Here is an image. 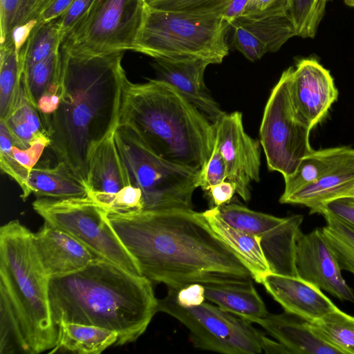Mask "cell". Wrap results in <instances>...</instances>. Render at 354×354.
<instances>
[{
    "instance_id": "6da1fadb",
    "label": "cell",
    "mask_w": 354,
    "mask_h": 354,
    "mask_svg": "<svg viewBox=\"0 0 354 354\" xmlns=\"http://www.w3.org/2000/svg\"><path fill=\"white\" fill-rule=\"evenodd\" d=\"M106 218L142 275L151 282L179 290L191 283L252 281L248 268L214 233L202 212L107 210Z\"/></svg>"
},
{
    "instance_id": "7a4b0ae2",
    "label": "cell",
    "mask_w": 354,
    "mask_h": 354,
    "mask_svg": "<svg viewBox=\"0 0 354 354\" xmlns=\"http://www.w3.org/2000/svg\"><path fill=\"white\" fill-rule=\"evenodd\" d=\"M61 52V100L42 120L57 162L86 184L92 153L119 125L128 80L123 51L93 56Z\"/></svg>"
},
{
    "instance_id": "3957f363",
    "label": "cell",
    "mask_w": 354,
    "mask_h": 354,
    "mask_svg": "<svg viewBox=\"0 0 354 354\" xmlns=\"http://www.w3.org/2000/svg\"><path fill=\"white\" fill-rule=\"evenodd\" d=\"M49 297L53 320L95 326L116 332V346L136 342L158 312L152 282L109 261L52 277Z\"/></svg>"
},
{
    "instance_id": "277c9868",
    "label": "cell",
    "mask_w": 354,
    "mask_h": 354,
    "mask_svg": "<svg viewBox=\"0 0 354 354\" xmlns=\"http://www.w3.org/2000/svg\"><path fill=\"white\" fill-rule=\"evenodd\" d=\"M33 232L18 220L0 228V353L38 354L57 339Z\"/></svg>"
},
{
    "instance_id": "5b68a950",
    "label": "cell",
    "mask_w": 354,
    "mask_h": 354,
    "mask_svg": "<svg viewBox=\"0 0 354 354\" xmlns=\"http://www.w3.org/2000/svg\"><path fill=\"white\" fill-rule=\"evenodd\" d=\"M131 128L156 154L202 171L215 142L214 124L174 87L158 79L127 80L119 125Z\"/></svg>"
},
{
    "instance_id": "8992f818",
    "label": "cell",
    "mask_w": 354,
    "mask_h": 354,
    "mask_svg": "<svg viewBox=\"0 0 354 354\" xmlns=\"http://www.w3.org/2000/svg\"><path fill=\"white\" fill-rule=\"evenodd\" d=\"M230 25L223 17L150 8L133 51L156 58H202L220 64L229 53Z\"/></svg>"
},
{
    "instance_id": "52a82bcc",
    "label": "cell",
    "mask_w": 354,
    "mask_h": 354,
    "mask_svg": "<svg viewBox=\"0 0 354 354\" xmlns=\"http://www.w3.org/2000/svg\"><path fill=\"white\" fill-rule=\"evenodd\" d=\"M114 136L132 184L142 191V210L193 209L200 171L160 157L127 125H118Z\"/></svg>"
},
{
    "instance_id": "ba28073f",
    "label": "cell",
    "mask_w": 354,
    "mask_h": 354,
    "mask_svg": "<svg viewBox=\"0 0 354 354\" xmlns=\"http://www.w3.org/2000/svg\"><path fill=\"white\" fill-rule=\"evenodd\" d=\"M32 207L44 221L73 236L97 259L142 275L136 261L109 223L107 209L89 196L39 197Z\"/></svg>"
},
{
    "instance_id": "9c48e42d",
    "label": "cell",
    "mask_w": 354,
    "mask_h": 354,
    "mask_svg": "<svg viewBox=\"0 0 354 354\" xmlns=\"http://www.w3.org/2000/svg\"><path fill=\"white\" fill-rule=\"evenodd\" d=\"M294 67L285 70L272 88L265 106L259 135L268 169L286 178L313 149L312 127L297 109L292 93Z\"/></svg>"
},
{
    "instance_id": "30bf717a",
    "label": "cell",
    "mask_w": 354,
    "mask_h": 354,
    "mask_svg": "<svg viewBox=\"0 0 354 354\" xmlns=\"http://www.w3.org/2000/svg\"><path fill=\"white\" fill-rule=\"evenodd\" d=\"M147 10L146 0H94L61 48L84 56L133 50Z\"/></svg>"
},
{
    "instance_id": "8fae6325",
    "label": "cell",
    "mask_w": 354,
    "mask_h": 354,
    "mask_svg": "<svg viewBox=\"0 0 354 354\" xmlns=\"http://www.w3.org/2000/svg\"><path fill=\"white\" fill-rule=\"evenodd\" d=\"M157 310L185 325L195 348L223 354L263 352L265 335L252 322L216 305L203 302L193 307L181 306L176 300V289L168 288L167 295L158 299Z\"/></svg>"
},
{
    "instance_id": "7c38bea8",
    "label": "cell",
    "mask_w": 354,
    "mask_h": 354,
    "mask_svg": "<svg viewBox=\"0 0 354 354\" xmlns=\"http://www.w3.org/2000/svg\"><path fill=\"white\" fill-rule=\"evenodd\" d=\"M215 207L228 224L260 239L272 272L298 277L295 250L297 239L302 233L303 215L281 218L230 203Z\"/></svg>"
},
{
    "instance_id": "4fadbf2b",
    "label": "cell",
    "mask_w": 354,
    "mask_h": 354,
    "mask_svg": "<svg viewBox=\"0 0 354 354\" xmlns=\"http://www.w3.org/2000/svg\"><path fill=\"white\" fill-rule=\"evenodd\" d=\"M214 124L215 143L226 165V180L234 185L243 200L248 201L251 183L260 179L261 143L246 133L239 111L225 113Z\"/></svg>"
},
{
    "instance_id": "5bb4252c",
    "label": "cell",
    "mask_w": 354,
    "mask_h": 354,
    "mask_svg": "<svg viewBox=\"0 0 354 354\" xmlns=\"http://www.w3.org/2000/svg\"><path fill=\"white\" fill-rule=\"evenodd\" d=\"M295 266L298 277L341 301L354 303V292L343 278L337 257L322 228L300 234Z\"/></svg>"
},
{
    "instance_id": "9a60e30c",
    "label": "cell",
    "mask_w": 354,
    "mask_h": 354,
    "mask_svg": "<svg viewBox=\"0 0 354 354\" xmlns=\"http://www.w3.org/2000/svg\"><path fill=\"white\" fill-rule=\"evenodd\" d=\"M292 93L297 110L312 128L325 118L338 97L330 71L313 57L296 63Z\"/></svg>"
},
{
    "instance_id": "2e32d148",
    "label": "cell",
    "mask_w": 354,
    "mask_h": 354,
    "mask_svg": "<svg viewBox=\"0 0 354 354\" xmlns=\"http://www.w3.org/2000/svg\"><path fill=\"white\" fill-rule=\"evenodd\" d=\"M230 27L234 47L251 62L279 50L289 39L297 36L289 12L262 17L239 16Z\"/></svg>"
},
{
    "instance_id": "e0dca14e",
    "label": "cell",
    "mask_w": 354,
    "mask_h": 354,
    "mask_svg": "<svg viewBox=\"0 0 354 354\" xmlns=\"http://www.w3.org/2000/svg\"><path fill=\"white\" fill-rule=\"evenodd\" d=\"M209 64V61L197 57L156 58L152 64L156 79L174 87L214 124L225 113L207 93L204 83L205 71Z\"/></svg>"
},
{
    "instance_id": "ac0fdd59",
    "label": "cell",
    "mask_w": 354,
    "mask_h": 354,
    "mask_svg": "<svg viewBox=\"0 0 354 354\" xmlns=\"http://www.w3.org/2000/svg\"><path fill=\"white\" fill-rule=\"evenodd\" d=\"M33 240L50 279L77 272L99 259L73 236L46 221L33 233Z\"/></svg>"
},
{
    "instance_id": "d6986e66",
    "label": "cell",
    "mask_w": 354,
    "mask_h": 354,
    "mask_svg": "<svg viewBox=\"0 0 354 354\" xmlns=\"http://www.w3.org/2000/svg\"><path fill=\"white\" fill-rule=\"evenodd\" d=\"M261 283L285 312L308 322L316 321L339 308L321 289L297 276L271 272Z\"/></svg>"
},
{
    "instance_id": "ffe728a7",
    "label": "cell",
    "mask_w": 354,
    "mask_h": 354,
    "mask_svg": "<svg viewBox=\"0 0 354 354\" xmlns=\"http://www.w3.org/2000/svg\"><path fill=\"white\" fill-rule=\"evenodd\" d=\"M114 133L108 136L92 153L86 183L88 196L103 207L111 198L133 185Z\"/></svg>"
},
{
    "instance_id": "44dd1931",
    "label": "cell",
    "mask_w": 354,
    "mask_h": 354,
    "mask_svg": "<svg viewBox=\"0 0 354 354\" xmlns=\"http://www.w3.org/2000/svg\"><path fill=\"white\" fill-rule=\"evenodd\" d=\"M271 336L294 354H343L340 350L319 337L308 321L288 313H268L254 319Z\"/></svg>"
},
{
    "instance_id": "7402d4cb",
    "label": "cell",
    "mask_w": 354,
    "mask_h": 354,
    "mask_svg": "<svg viewBox=\"0 0 354 354\" xmlns=\"http://www.w3.org/2000/svg\"><path fill=\"white\" fill-rule=\"evenodd\" d=\"M354 196V149L315 183L292 195L281 203L297 204L310 209V214L336 198Z\"/></svg>"
},
{
    "instance_id": "603a6c76",
    "label": "cell",
    "mask_w": 354,
    "mask_h": 354,
    "mask_svg": "<svg viewBox=\"0 0 354 354\" xmlns=\"http://www.w3.org/2000/svg\"><path fill=\"white\" fill-rule=\"evenodd\" d=\"M202 214L214 233L248 268L252 279L261 283L266 276L272 272L260 239L228 224L219 216L215 207Z\"/></svg>"
},
{
    "instance_id": "cb8c5ba5",
    "label": "cell",
    "mask_w": 354,
    "mask_h": 354,
    "mask_svg": "<svg viewBox=\"0 0 354 354\" xmlns=\"http://www.w3.org/2000/svg\"><path fill=\"white\" fill-rule=\"evenodd\" d=\"M21 197L26 200L30 194L39 197L67 198L88 196L84 181L64 163L57 162L53 167H34L28 173Z\"/></svg>"
},
{
    "instance_id": "d4e9b609",
    "label": "cell",
    "mask_w": 354,
    "mask_h": 354,
    "mask_svg": "<svg viewBox=\"0 0 354 354\" xmlns=\"http://www.w3.org/2000/svg\"><path fill=\"white\" fill-rule=\"evenodd\" d=\"M203 286L205 299L250 322L268 313L252 281L207 283Z\"/></svg>"
},
{
    "instance_id": "484cf974",
    "label": "cell",
    "mask_w": 354,
    "mask_h": 354,
    "mask_svg": "<svg viewBox=\"0 0 354 354\" xmlns=\"http://www.w3.org/2000/svg\"><path fill=\"white\" fill-rule=\"evenodd\" d=\"M118 334L113 330L75 322H60L57 324V339L50 351L80 354H99L111 346H116Z\"/></svg>"
},
{
    "instance_id": "4316f807",
    "label": "cell",
    "mask_w": 354,
    "mask_h": 354,
    "mask_svg": "<svg viewBox=\"0 0 354 354\" xmlns=\"http://www.w3.org/2000/svg\"><path fill=\"white\" fill-rule=\"evenodd\" d=\"M0 121L8 128L14 146L20 149L28 148L38 137L48 136L38 110L28 97L23 76L12 109L6 118Z\"/></svg>"
},
{
    "instance_id": "83f0119b",
    "label": "cell",
    "mask_w": 354,
    "mask_h": 354,
    "mask_svg": "<svg viewBox=\"0 0 354 354\" xmlns=\"http://www.w3.org/2000/svg\"><path fill=\"white\" fill-rule=\"evenodd\" d=\"M348 147H336L314 150L304 157L296 171L284 179L285 188L279 202L299 189L311 185L337 165L350 151Z\"/></svg>"
},
{
    "instance_id": "f1b7e54d",
    "label": "cell",
    "mask_w": 354,
    "mask_h": 354,
    "mask_svg": "<svg viewBox=\"0 0 354 354\" xmlns=\"http://www.w3.org/2000/svg\"><path fill=\"white\" fill-rule=\"evenodd\" d=\"M22 76L28 97L36 108L44 95L62 96L61 49L24 69Z\"/></svg>"
},
{
    "instance_id": "f546056e",
    "label": "cell",
    "mask_w": 354,
    "mask_h": 354,
    "mask_svg": "<svg viewBox=\"0 0 354 354\" xmlns=\"http://www.w3.org/2000/svg\"><path fill=\"white\" fill-rule=\"evenodd\" d=\"M53 0H0V48L15 43L14 32L35 25L41 14Z\"/></svg>"
},
{
    "instance_id": "4dcf8cb0",
    "label": "cell",
    "mask_w": 354,
    "mask_h": 354,
    "mask_svg": "<svg viewBox=\"0 0 354 354\" xmlns=\"http://www.w3.org/2000/svg\"><path fill=\"white\" fill-rule=\"evenodd\" d=\"M308 322L319 337L343 354H354V316L337 308L316 321Z\"/></svg>"
},
{
    "instance_id": "1f68e13d",
    "label": "cell",
    "mask_w": 354,
    "mask_h": 354,
    "mask_svg": "<svg viewBox=\"0 0 354 354\" xmlns=\"http://www.w3.org/2000/svg\"><path fill=\"white\" fill-rule=\"evenodd\" d=\"M62 43L58 18L35 24L19 51V58L23 60V70L59 50Z\"/></svg>"
},
{
    "instance_id": "d6a6232c",
    "label": "cell",
    "mask_w": 354,
    "mask_h": 354,
    "mask_svg": "<svg viewBox=\"0 0 354 354\" xmlns=\"http://www.w3.org/2000/svg\"><path fill=\"white\" fill-rule=\"evenodd\" d=\"M22 73L23 62L15 44L0 48V120L6 118L15 104Z\"/></svg>"
},
{
    "instance_id": "836d02e7",
    "label": "cell",
    "mask_w": 354,
    "mask_h": 354,
    "mask_svg": "<svg viewBox=\"0 0 354 354\" xmlns=\"http://www.w3.org/2000/svg\"><path fill=\"white\" fill-rule=\"evenodd\" d=\"M326 225L322 228L342 270L354 274V227L329 214H324Z\"/></svg>"
},
{
    "instance_id": "e575fe53",
    "label": "cell",
    "mask_w": 354,
    "mask_h": 354,
    "mask_svg": "<svg viewBox=\"0 0 354 354\" xmlns=\"http://www.w3.org/2000/svg\"><path fill=\"white\" fill-rule=\"evenodd\" d=\"M330 0H289V13L297 36L313 38Z\"/></svg>"
},
{
    "instance_id": "d590c367",
    "label": "cell",
    "mask_w": 354,
    "mask_h": 354,
    "mask_svg": "<svg viewBox=\"0 0 354 354\" xmlns=\"http://www.w3.org/2000/svg\"><path fill=\"white\" fill-rule=\"evenodd\" d=\"M232 0H146L150 8L198 15L223 17Z\"/></svg>"
},
{
    "instance_id": "8d00e7d4",
    "label": "cell",
    "mask_w": 354,
    "mask_h": 354,
    "mask_svg": "<svg viewBox=\"0 0 354 354\" xmlns=\"http://www.w3.org/2000/svg\"><path fill=\"white\" fill-rule=\"evenodd\" d=\"M14 144L8 128L0 121V167L20 187L24 186L29 171L15 158L12 148Z\"/></svg>"
},
{
    "instance_id": "74e56055",
    "label": "cell",
    "mask_w": 354,
    "mask_h": 354,
    "mask_svg": "<svg viewBox=\"0 0 354 354\" xmlns=\"http://www.w3.org/2000/svg\"><path fill=\"white\" fill-rule=\"evenodd\" d=\"M226 165L216 144L214 142L212 155L205 168L201 171L199 187L207 193L212 186L226 180Z\"/></svg>"
},
{
    "instance_id": "f35d334b",
    "label": "cell",
    "mask_w": 354,
    "mask_h": 354,
    "mask_svg": "<svg viewBox=\"0 0 354 354\" xmlns=\"http://www.w3.org/2000/svg\"><path fill=\"white\" fill-rule=\"evenodd\" d=\"M48 136H41L35 138L28 148L20 149L13 145L12 154L18 162L28 169L35 167L41 156L44 149L50 145Z\"/></svg>"
},
{
    "instance_id": "ab89813d",
    "label": "cell",
    "mask_w": 354,
    "mask_h": 354,
    "mask_svg": "<svg viewBox=\"0 0 354 354\" xmlns=\"http://www.w3.org/2000/svg\"><path fill=\"white\" fill-rule=\"evenodd\" d=\"M289 12V0H249L241 16L262 17Z\"/></svg>"
},
{
    "instance_id": "60d3db41",
    "label": "cell",
    "mask_w": 354,
    "mask_h": 354,
    "mask_svg": "<svg viewBox=\"0 0 354 354\" xmlns=\"http://www.w3.org/2000/svg\"><path fill=\"white\" fill-rule=\"evenodd\" d=\"M93 1L94 0H75L69 8L58 18L62 41L86 13Z\"/></svg>"
},
{
    "instance_id": "b9f144b4",
    "label": "cell",
    "mask_w": 354,
    "mask_h": 354,
    "mask_svg": "<svg viewBox=\"0 0 354 354\" xmlns=\"http://www.w3.org/2000/svg\"><path fill=\"white\" fill-rule=\"evenodd\" d=\"M316 213L331 214L354 227V196L328 201L319 207Z\"/></svg>"
},
{
    "instance_id": "7bdbcfd3",
    "label": "cell",
    "mask_w": 354,
    "mask_h": 354,
    "mask_svg": "<svg viewBox=\"0 0 354 354\" xmlns=\"http://www.w3.org/2000/svg\"><path fill=\"white\" fill-rule=\"evenodd\" d=\"M176 300L183 307H193L205 302V288L202 284L191 283L183 288L176 289Z\"/></svg>"
},
{
    "instance_id": "ee69618b",
    "label": "cell",
    "mask_w": 354,
    "mask_h": 354,
    "mask_svg": "<svg viewBox=\"0 0 354 354\" xmlns=\"http://www.w3.org/2000/svg\"><path fill=\"white\" fill-rule=\"evenodd\" d=\"M235 193L234 185L224 180L212 186L206 194L212 205L211 207H214L229 203Z\"/></svg>"
},
{
    "instance_id": "f6af8a7d",
    "label": "cell",
    "mask_w": 354,
    "mask_h": 354,
    "mask_svg": "<svg viewBox=\"0 0 354 354\" xmlns=\"http://www.w3.org/2000/svg\"><path fill=\"white\" fill-rule=\"evenodd\" d=\"M75 0H53L43 11L36 24L53 21L62 16Z\"/></svg>"
},
{
    "instance_id": "bcb514c9",
    "label": "cell",
    "mask_w": 354,
    "mask_h": 354,
    "mask_svg": "<svg viewBox=\"0 0 354 354\" xmlns=\"http://www.w3.org/2000/svg\"><path fill=\"white\" fill-rule=\"evenodd\" d=\"M249 0H232L223 18L230 25L236 18L241 15Z\"/></svg>"
},
{
    "instance_id": "7dc6e473",
    "label": "cell",
    "mask_w": 354,
    "mask_h": 354,
    "mask_svg": "<svg viewBox=\"0 0 354 354\" xmlns=\"http://www.w3.org/2000/svg\"><path fill=\"white\" fill-rule=\"evenodd\" d=\"M262 349L266 353H279V354H290V351L287 348L280 342H274V340L267 337L266 335L263 337L262 342Z\"/></svg>"
},
{
    "instance_id": "c3c4849f",
    "label": "cell",
    "mask_w": 354,
    "mask_h": 354,
    "mask_svg": "<svg viewBox=\"0 0 354 354\" xmlns=\"http://www.w3.org/2000/svg\"><path fill=\"white\" fill-rule=\"evenodd\" d=\"M344 3L349 7L354 8V0H343Z\"/></svg>"
}]
</instances>
